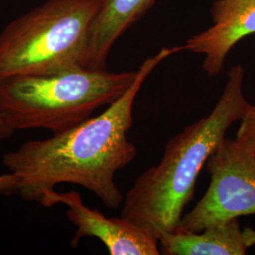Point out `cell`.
<instances>
[{
	"label": "cell",
	"instance_id": "12",
	"mask_svg": "<svg viewBox=\"0 0 255 255\" xmlns=\"http://www.w3.org/2000/svg\"><path fill=\"white\" fill-rule=\"evenodd\" d=\"M16 130L11 127L9 121L4 117L2 112L0 111V141H4L9 139L14 134Z\"/></svg>",
	"mask_w": 255,
	"mask_h": 255
},
{
	"label": "cell",
	"instance_id": "6",
	"mask_svg": "<svg viewBox=\"0 0 255 255\" xmlns=\"http://www.w3.org/2000/svg\"><path fill=\"white\" fill-rule=\"evenodd\" d=\"M40 203L51 207L62 203L66 216L77 227L71 246L77 247L83 237H97L112 255H159V239L125 218H107L99 210L87 207L78 192L46 193Z\"/></svg>",
	"mask_w": 255,
	"mask_h": 255
},
{
	"label": "cell",
	"instance_id": "8",
	"mask_svg": "<svg viewBox=\"0 0 255 255\" xmlns=\"http://www.w3.org/2000/svg\"><path fill=\"white\" fill-rule=\"evenodd\" d=\"M255 245V229L242 228L237 219L191 232L180 225L159 239L161 255H243Z\"/></svg>",
	"mask_w": 255,
	"mask_h": 255
},
{
	"label": "cell",
	"instance_id": "10",
	"mask_svg": "<svg viewBox=\"0 0 255 255\" xmlns=\"http://www.w3.org/2000/svg\"><path fill=\"white\" fill-rule=\"evenodd\" d=\"M236 140L247 149L255 153V105L250 104L244 116L240 119Z\"/></svg>",
	"mask_w": 255,
	"mask_h": 255
},
{
	"label": "cell",
	"instance_id": "1",
	"mask_svg": "<svg viewBox=\"0 0 255 255\" xmlns=\"http://www.w3.org/2000/svg\"><path fill=\"white\" fill-rule=\"evenodd\" d=\"M181 51L182 46L164 47L146 59L127 91L99 116L5 153L3 163L17 179L15 193L40 202L56 185L73 183L93 192L110 209H118L123 196L115 176L137 155L136 147L128 140L135 98L155 67Z\"/></svg>",
	"mask_w": 255,
	"mask_h": 255
},
{
	"label": "cell",
	"instance_id": "4",
	"mask_svg": "<svg viewBox=\"0 0 255 255\" xmlns=\"http://www.w3.org/2000/svg\"><path fill=\"white\" fill-rule=\"evenodd\" d=\"M105 0H46L0 33V82L82 67L89 29Z\"/></svg>",
	"mask_w": 255,
	"mask_h": 255
},
{
	"label": "cell",
	"instance_id": "11",
	"mask_svg": "<svg viewBox=\"0 0 255 255\" xmlns=\"http://www.w3.org/2000/svg\"><path fill=\"white\" fill-rule=\"evenodd\" d=\"M17 179L13 173L0 175V195H9L16 192Z\"/></svg>",
	"mask_w": 255,
	"mask_h": 255
},
{
	"label": "cell",
	"instance_id": "5",
	"mask_svg": "<svg viewBox=\"0 0 255 255\" xmlns=\"http://www.w3.org/2000/svg\"><path fill=\"white\" fill-rule=\"evenodd\" d=\"M206 168L211 182L206 193L181 226L201 232L210 225L255 215V153L237 140L224 138L210 156Z\"/></svg>",
	"mask_w": 255,
	"mask_h": 255
},
{
	"label": "cell",
	"instance_id": "7",
	"mask_svg": "<svg viewBox=\"0 0 255 255\" xmlns=\"http://www.w3.org/2000/svg\"><path fill=\"white\" fill-rule=\"evenodd\" d=\"M210 12L212 27L190 37L182 46V51L204 55L203 70L216 77L222 72L231 49L255 34V0H216Z\"/></svg>",
	"mask_w": 255,
	"mask_h": 255
},
{
	"label": "cell",
	"instance_id": "9",
	"mask_svg": "<svg viewBox=\"0 0 255 255\" xmlns=\"http://www.w3.org/2000/svg\"><path fill=\"white\" fill-rule=\"evenodd\" d=\"M156 0H105L89 29L83 68L107 70V59L116 41L142 18Z\"/></svg>",
	"mask_w": 255,
	"mask_h": 255
},
{
	"label": "cell",
	"instance_id": "2",
	"mask_svg": "<svg viewBox=\"0 0 255 255\" xmlns=\"http://www.w3.org/2000/svg\"><path fill=\"white\" fill-rule=\"evenodd\" d=\"M244 75L240 64L230 69L224 90L209 115L173 137L160 164L137 178L126 194L122 218L158 239L181 225L203 165L225 138L229 127L242 119L250 106L243 91Z\"/></svg>",
	"mask_w": 255,
	"mask_h": 255
},
{
	"label": "cell",
	"instance_id": "3",
	"mask_svg": "<svg viewBox=\"0 0 255 255\" xmlns=\"http://www.w3.org/2000/svg\"><path fill=\"white\" fill-rule=\"evenodd\" d=\"M136 74L77 67L11 78L0 82V111L15 130L45 128L61 132L117 101Z\"/></svg>",
	"mask_w": 255,
	"mask_h": 255
}]
</instances>
